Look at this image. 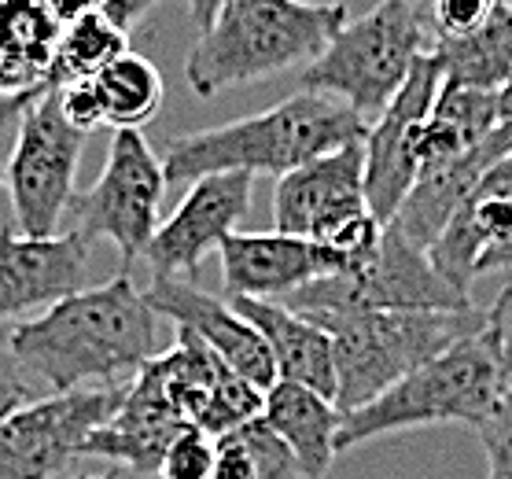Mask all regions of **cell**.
<instances>
[{"mask_svg":"<svg viewBox=\"0 0 512 479\" xmlns=\"http://www.w3.org/2000/svg\"><path fill=\"white\" fill-rule=\"evenodd\" d=\"M501 126L498 93L468 89V85H439V96L431 104L428 118L417 129V159L420 170L446 163L454 155H465L479 141Z\"/></svg>","mask_w":512,"mask_h":479,"instance_id":"23","label":"cell"},{"mask_svg":"<svg viewBox=\"0 0 512 479\" xmlns=\"http://www.w3.org/2000/svg\"><path fill=\"white\" fill-rule=\"evenodd\" d=\"M59 93V111L78 133H93V129L104 126V107H100V96H96L93 82H74L56 89Z\"/></svg>","mask_w":512,"mask_h":479,"instance_id":"33","label":"cell"},{"mask_svg":"<svg viewBox=\"0 0 512 479\" xmlns=\"http://www.w3.org/2000/svg\"><path fill=\"white\" fill-rule=\"evenodd\" d=\"M144 369L152 373L177 417L188 428L207 432L210 439L233 432L262 413V391L236 376L203 339L185 328H177L174 347L159 351Z\"/></svg>","mask_w":512,"mask_h":479,"instance_id":"12","label":"cell"},{"mask_svg":"<svg viewBox=\"0 0 512 479\" xmlns=\"http://www.w3.org/2000/svg\"><path fill=\"white\" fill-rule=\"evenodd\" d=\"M45 4H48V12L56 15V23L67 26V23H74V19H82L85 12L100 8L104 0H45Z\"/></svg>","mask_w":512,"mask_h":479,"instance_id":"35","label":"cell"},{"mask_svg":"<svg viewBox=\"0 0 512 479\" xmlns=\"http://www.w3.org/2000/svg\"><path fill=\"white\" fill-rule=\"evenodd\" d=\"M277 303L291 306L321 328L339 317L373 310H476V303L457 292L435 269L428 251L413 244L395 222L384 225L376 251L358 269L310 281Z\"/></svg>","mask_w":512,"mask_h":479,"instance_id":"7","label":"cell"},{"mask_svg":"<svg viewBox=\"0 0 512 479\" xmlns=\"http://www.w3.org/2000/svg\"><path fill=\"white\" fill-rule=\"evenodd\" d=\"M122 52H129V30L118 26L104 8H93L82 19L63 26L52 63H48V74L41 78V85H34V93L45 96L63 89V85L89 82Z\"/></svg>","mask_w":512,"mask_h":479,"instance_id":"26","label":"cell"},{"mask_svg":"<svg viewBox=\"0 0 512 479\" xmlns=\"http://www.w3.org/2000/svg\"><path fill=\"white\" fill-rule=\"evenodd\" d=\"M483 317H487V332L494 336L501 358H505V365H509L512 373V284L501 288L498 299L490 303V310H483Z\"/></svg>","mask_w":512,"mask_h":479,"instance_id":"34","label":"cell"},{"mask_svg":"<svg viewBox=\"0 0 512 479\" xmlns=\"http://www.w3.org/2000/svg\"><path fill=\"white\" fill-rule=\"evenodd\" d=\"M155 472H159V479H210V472H214V439L199 428H188L166 446Z\"/></svg>","mask_w":512,"mask_h":479,"instance_id":"29","label":"cell"},{"mask_svg":"<svg viewBox=\"0 0 512 479\" xmlns=\"http://www.w3.org/2000/svg\"><path fill=\"white\" fill-rule=\"evenodd\" d=\"M431 45L435 37L417 12H409L402 0H380L373 12L339 26L325 52L303 67L299 89L332 96L373 122Z\"/></svg>","mask_w":512,"mask_h":479,"instance_id":"5","label":"cell"},{"mask_svg":"<svg viewBox=\"0 0 512 479\" xmlns=\"http://www.w3.org/2000/svg\"><path fill=\"white\" fill-rule=\"evenodd\" d=\"M365 129L369 122L347 104L299 89L258 115L174 137L163 155V174L166 185H192L199 177L229 170L284 177L295 166L361 141Z\"/></svg>","mask_w":512,"mask_h":479,"instance_id":"2","label":"cell"},{"mask_svg":"<svg viewBox=\"0 0 512 479\" xmlns=\"http://www.w3.org/2000/svg\"><path fill=\"white\" fill-rule=\"evenodd\" d=\"M37 387H41V380L15 358L8 343H0V421L12 417L15 409L26 406V402L41 398Z\"/></svg>","mask_w":512,"mask_h":479,"instance_id":"32","label":"cell"},{"mask_svg":"<svg viewBox=\"0 0 512 479\" xmlns=\"http://www.w3.org/2000/svg\"><path fill=\"white\" fill-rule=\"evenodd\" d=\"M483 325V310H373L339 317L332 336L339 413L373 402L454 339Z\"/></svg>","mask_w":512,"mask_h":479,"instance_id":"6","label":"cell"},{"mask_svg":"<svg viewBox=\"0 0 512 479\" xmlns=\"http://www.w3.org/2000/svg\"><path fill=\"white\" fill-rule=\"evenodd\" d=\"M428 258L457 292L472 299V284L512 269V152L479 177L476 192L446 222Z\"/></svg>","mask_w":512,"mask_h":479,"instance_id":"13","label":"cell"},{"mask_svg":"<svg viewBox=\"0 0 512 479\" xmlns=\"http://www.w3.org/2000/svg\"><path fill=\"white\" fill-rule=\"evenodd\" d=\"M512 152V122H501L487 141H479L476 148H468L465 155H454L446 163H435L428 170H420L409 196L402 199V207L395 214V225L413 240L417 247L428 251L446 222L461 211L472 192H476L479 177L487 174L490 166L498 163L501 155Z\"/></svg>","mask_w":512,"mask_h":479,"instance_id":"20","label":"cell"},{"mask_svg":"<svg viewBox=\"0 0 512 479\" xmlns=\"http://www.w3.org/2000/svg\"><path fill=\"white\" fill-rule=\"evenodd\" d=\"M262 421L295 457L299 479H325L339 457V424L343 413L332 398L317 395L303 384L277 380L262 391Z\"/></svg>","mask_w":512,"mask_h":479,"instance_id":"22","label":"cell"},{"mask_svg":"<svg viewBox=\"0 0 512 479\" xmlns=\"http://www.w3.org/2000/svg\"><path fill=\"white\" fill-rule=\"evenodd\" d=\"M85 133L59 111V93L37 96L19 115L12 163L4 185L12 192L15 222L26 236H56L63 214L78 196V163Z\"/></svg>","mask_w":512,"mask_h":479,"instance_id":"9","label":"cell"},{"mask_svg":"<svg viewBox=\"0 0 512 479\" xmlns=\"http://www.w3.org/2000/svg\"><path fill=\"white\" fill-rule=\"evenodd\" d=\"M89 240L78 229L56 236H26L12 225H0V321H12L30 310L85 288Z\"/></svg>","mask_w":512,"mask_h":479,"instance_id":"17","label":"cell"},{"mask_svg":"<svg viewBox=\"0 0 512 479\" xmlns=\"http://www.w3.org/2000/svg\"><path fill=\"white\" fill-rule=\"evenodd\" d=\"M347 23L343 4L314 0H225L185 59L196 96L280 78L314 63Z\"/></svg>","mask_w":512,"mask_h":479,"instance_id":"3","label":"cell"},{"mask_svg":"<svg viewBox=\"0 0 512 479\" xmlns=\"http://www.w3.org/2000/svg\"><path fill=\"white\" fill-rule=\"evenodd\" d=\"M8 347L52 391H74L89 380L118 387L159 354V314L118 269L115 281L78 288L45 314L19 321Z\"/></svg>","mask_w":512,"mask_h":479,"instance_id":"1","label":"cell"},{"mask_svg":"<svg viewBox=\"0 0 512 479\" xmlns=\"http://www.w3.org/2000/svg\"><path fill=\"white\" fill-rule=\"evenodd\" d=\"M144 299L159 317L203 339L210 351L218 354L236 376H244L251 387L269 391L277 384V365H273L266 339L258 336V328L251 321L236 314L229 299L222 303V299H214L210 292L196 288L192 281H181V277L152 281Z\"/></svg>","mask_w":512,"mask_h":479,"instance_id":"16","label":"cell"},{"mask_svg":"<svg viewBox=\"0 0 512 479\" xmlns=\"http://www.w3.org/2000/svg\"><path fill=\"white\" fill-rule=\"evenodd\" d=\"M222 284L240 299H284L303 284L321 281L332 273L325 247L288 233H244L225 236L222 247Z\"/></svg>","mask_w":512,"mask_h":479,"instance_id":"18","label":"cell"},{"mask_svg":"<svg viewBox=\"0 0 512 479\" xmlns=\"http://www.w3.org/2000/svg\"><path fill=\"white\" fill-rule=\"evenodd\" d=\"M118 402L122 387H74L19 406L0 421V479H59Z\"/></svg>","mask_w":512,"mask_h":479,"instance_id":"10","label":"cell"},{"mask_svg":"<svg viewBox=\"0 0 512 479\" xmlns=\"http://www.w3.org/2000/svg\"><path fill=\"white\" fill-rule=\"evenodd\" d=\"M512 387V373L501 358L498 343L483 325L454 339L446 351L417 365L398 384H391L373 402L343 413L339 424V454L384 435L417 432V428H472L476 432L494 402Z\"/></svg>","mask_w":512,"mask_h":479,"instance_id":"4","label":"cell"},{"mask_svg":"<svg viewBox=\"0 0 512 479\" xmlns=\"http://www.w3.org/2000/svg\"><path fill=\"white\" fill-rule=\"evenodd\" d=\"M229 303L244 321L258 328V336L266 339L273 365H277V380L303 384L336 402V362H332V336L325 328L314 325L310 317L295 314L291 306L277 303V299L229 295Z\"/></svg>","mask_w":512,"mask_h":479,"instance_id":"21","label":"cell"},{"mask_svg":"<svg viewBox=\"0 0 512 479\" xmlns=\"http://www.w3.org/2000/svg\"><path fill=\"white\" fill-rule=\"evenodd\" d=\"M251 192H255V177L244 170L192 181L188 196L177 203V211L166 222H159L152 244L144 247L152 281L196 273L207 251L222 247L225 236H233L251 214Z\"/></svg>","mask_w":512,"mask_h":479,"instance_id":"14","label":"cell"},{"mask_svg":"<svg viewBox=\"0 0 512 479\" xmlns=\"http://www.w3.org/2000/svg\"><path fill=\"white\" fill-rule=\"evenodd\" d=\"M443 85V71L431 52L413 63L406 85L398 96L369 122L361 148H365V203L380 225L395 222L402 199L420 174L417 159V129L428 118L435 96Z\"/></svg>","mask_w":512,"mask_h":479,"instance_id":"11","label":"cell"},{"mask_svg":"<svg viewBox=\"0 0 512 479\" xmlns=\"http://www.w3.org/2000/svg\"><path fill=\"white\" fill-rule=\"evenodd\" d=\"M505 0H431L428 30L435 41H454L487 23Z\"/></svg>","mask_w":512,"mask_h":479,"instance_id":"31","label":"cell"},{"mask_svg":"<svg viewBox=\"0 0 512 479\" xmlns=\"http://www.w3.org/2000/svg\"><path fill=\"white\" fill-rule=\"evenodd\" d=\"M498 107H501V122H512V78L505 82V89L498 93Z\"/></svg>","mask_w":512,"mask_h":479,"instance_id":"37","label":"cell"},{"mask_svg":"<svg viewBox=\"0 0 512 479\" xmlns=\"http://www.w3.org/2000/svg\"><path fill=\"white\" fill-rule=\"evenodd\" d=\"M166 188L163 155H155L148 137L140 129H115L96 185L78 192L70 203V214L78 218L74 229L89 244H115L122 269H129L133 258H144V247L152 244L163 222Z\"/></svg>","mask_w":512,"mask_h":479,"instance_id":"8","label":"cell"},{"mask_svg":"<svg viewBox=\"0 0 512 479\" xmlns=\"http://www.w3.org/2000/svg\"><path fill=\"white\" fill-rule=\"evenodd\" d=\"M476 435L487 457V479H512V387L494 402Z\"/></svg>","mask_w":512,"mask_h":479,"instance_id":"30","label":"cell"},{"mask_svg":"<svg viewBox=\"0 0 512 479\" xmlns=\"http://www.w3.org/2000/svg\"><path fill=\"white\" fill-rule=\"evenodd\" d=\"M431 56L446 85L501 93L512 78V4H501L487 23L454 41H435Z\"/></svg>","mask_w":512,"mask_h":479,"instance_id":"25","label":"cell"},{"mask_svg":"<svg viewBox=\"0 0 512 479\" xmlns=\"http://www.w3.org/2000/svg\"><path fill=\"white\" fill-rule=\"evenodd\" d=\"M210 479H299V468H295L288 446L280 443L258 413L255 421L214 439Z\"/></svg>","mask_w":512,"mask_h":479,"instance_id":"28","label":"cell"},{"mask_svg":"<svg viewBox=\"0 0 512 479\" xmlns=\"http://www.w3.org/2000/svg\"><path fill=\"white\" fill-rule=\"evenodd\" d=\"M67 479H122L118 472H82V476H67Z\"/></svg>","mask_w":512,"mask_h":479,"instance_id":"39","label":"cell"},{"mask_svg":"<svg viewBox=\"0 0 512 479\" xmlns=\"http://www.w3.org/2000/svg\"><path fill=\"white\" fill-rule=\"evenodd\" d=\"M63 26L45 0H0V93L41 85Z\"/></svg>","mask_w":512,"mask_h":479,"instance_id":"24","label":"cell"},{"mask_svg":"<svg viewBox=\"0 0 512 479\" xmlns=\"http://www.w3.org/2000/svg\"><path fill=\"white\" fill-rule=\"evenodd\" d=\"M89 82H93L100 107H104V126L111 129H140L163 111V74L152 59L133 52V48L111 59Z\"/></svg>","mask_w":512,"mask_h":479,"instance_id":"27","label":"cell"},{"mask_svg":"<svg viewBox=\"0 0 512 479\" xmlns=\"http://www.w3.org/2000/svg\"><path fill=\"white\" fill-rule=\"evenodd\" d=\"M369 214L365 203V148L361 141L321 155L277 177L273 188V222L277 233L328 240L350 222Z\"/></svg>","mask_w":512,"mask_h":479,"instance_id":"15","label":"cell"},{"mask_svg":"<svg viewBox=\"0 0 512 479\" xmlns=\"http://www.w3.org/2000/svg\"><path fill=\"white\" fill-rule=\"evenodd\" d=\"M505 4H512V0H505Z\"/></svg>","mask_w":512,"mask_h":479,"instance_id":"41","label":"cell"},{"mask_svg":"<svg viewBox=\"0 0 512 479\" xmlns=\"http://www.w3.org/2000/svg\"><path fill=\"white\" fill-rule=\"evenodd\" d=\"M0 188H4V166H0Z\"/></svg>","mask_w":512,"mask_h":479,"instance_id":"40","label":"cell"},{"mask_svg":"<svg viewBox=\"0 0 512 479\" xmlns=\"http://www.w3.org/2000/svg\"><path fill=\"white\" fill-rule=\"evenodd\" d=\"M185 4H188V15H192L196 30H203V26L214 19V12L222 8L225 0H185ZM314 4H343V0H314Z\"/></svg>","mask_w":512,"mask_h":479,"instance_id":"36","label":"cell"},{"mask_svg":"<svg viewBox=\"0 0 512 479\" xmlns=\"http://www.w3.org/2000/svg\"><path fill=\"white\" fill-rule=\"evenodd\" d=\"M409 12H417L420 19H424V26H428V8H431V0H402Z\"/></svg>","mask_w":512,"mask_h":479,"instance_id":"38","label":"cell"},{"mask_svg":"<svg viewBox=\"0 0 512 479\" xmlns=\"http://www.w3.org/2000/svg\"><path fill=\"white\" fill-rule=\"evenodd\" d=\"M181 432H188V424L170 409L152 373L140 369L122 391V402L111 413V421H104L85 439V457H104L118 468L148 476L159 468L166 446Z\"/></svg>","mask_w":512,"mask_h":479,"instance_id":"19","label":"cell"}]
</instances>
